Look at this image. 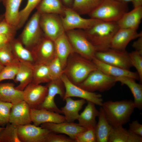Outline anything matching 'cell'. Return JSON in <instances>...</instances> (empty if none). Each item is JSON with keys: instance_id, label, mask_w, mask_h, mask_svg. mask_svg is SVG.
<instances>
[{"instance_id": "6da1fadb", "label": "cell", "mask_w": 142, "mask_h": 142, "mask_svg": "<svg viewBox=\"0 0 142 142\" xmlns=\"http://www.w3.org/2000/svg\"><path fill=\"white\" fill-rule=\"evenodd\" d=\"M119 28L116 22L100 21L83 32L97 52H102L110 48L111 40Z\"/></svg>"}, {"instance_id": "7a4b0ae2", "label": "cell", "mask_w": 142, "mask_h": 142, "mask_svg": "<svg viewBox=\"0 0 142 142\" xmlns=\"http://www.w3.org/2000/svg\"><path fill=\"white\" fill-rule=\"evenodd\" d=\"M107 121L113 127L123 125L128 122L135 108L134 101L123 100L103 102L101 106Z\"/></svg>"}, {"instance_id": "3957f363", "label": "cell", "mask_w": 142, "mask_h": 142, "mask_svg": "<svg viewBox=\"0 0 142 142\" xmlns=\"http://www.w3.org/2000/svg\"><path fill=\"white\" fill-rule=\"evenodd\" d=\"M97 69L92 60L74 52L68 58L64 73L72 83L78 85Z\"/></svg>"}, {"instance_id": "277c9868", "label": "cell", "mask_w": 142, "mask_h": 142, "mask_svg": "<svg viewBox=\"0 0 142 142\" xmlns=\"http://www.w3.org/2000/svg\"><path fill=\"white\" fill-rule=\"evenodd\" d=\"M128 11L127 3L116 0H103L88 15L91 18L103 22H116Z\"/></svg>"}, {"instance_id": "5b68a950", "label": "cell", "mask_w": 142, "mask_h": 142, "mask_svg": "<svg viewBox=\"0 0 142 142\" xmlns=\"http://www.w3.org/2000/svg\"><path fill=\"white\" fill-rule=\"evenodd\" d=\"M40 14L37 11L33 14L18 39L23 45L31 51L44 37L39 23Z\"/></svg>"}, {"instance_id": "8992f818", "label": "cell", "mask_w": 142, "mask_h": 142, "mask_svg": "<svg viewBox=\"0 0 142 142\" xmlns=\"http://www.w3.org/2000/svg\"><path fill=\"white\" fill-rule=\"evenodd\" d=\"M116 82L115 77L97 69L91 72L83 81L77 85L89 92H103L111 89Z\"/></svg>"}, {"instance_id": "52a82bcc", "label": "cell", "mask_w": 142, "mask_h": 142, "mask_svg": "<svg viewBox=\"0 0 142 142\" xmlns=\"http://www.w3.org/2000/svg\"><path fill=\"white\" fill-rule=\"evenodd\" d=\"M66 32L74 52L92 60L95 57L97 51L94 46L86 37L83 31L72 30Z\"/></svg>"}, {"instance_id": "ba28073f", "label": "cell", "mask_w": 142, "mask_h": 142, "mask_svg": "<svg viewBox=\"0 0 142 142\" xmlns=\"http://www.w3.org/2000/svg\"><path fill=\"white\" fill-rule=\"evenodd\" d=\"M61 79L65 89L63 100L67 98L77 97L92 102L95 105L102 106L103 101L101 94L87 91L73 83L64 73Z\"/></svg>"}, {"instance_id": "9c48e42d", "label": "cell", "mask_w": 142, "mask_h": 142, "mask_svg": "<svg viewBox=\"0 0 142 142\" xmlns=\"http://www.w3.org/2000/svg\"><path fill=\"white\" fill-rule=\"evenodd\" d=\"M95 57L108 64L129 70L133 67L129 53L125 50H120L109 48L102 52H96Z\"/></svg>"}, {"instance_id": "30bf717a", "label": "cell", "mask_w": 142, "mask_h": 142, "mask_svg": "<svg viewBox=\"0 0 142 142\" xmlns=\"http://www.w3.org/2000/svg\"><path fill=\"white\" fill-rule=\"evenodd\" d=\"M58 15L41 14L40 18V25L44 36L54 41L65 32L60 17H59Z\"/></svg>"}, {"instance_id": "8fae6325", "label": "cell", "mask_w": 142, "mask_h": 142, "mask_svg": "<svg viewBox=\"0 0 142 142\" xmlns=\"http://www.w3.org/2000/svg\"><path fill=\"white\" fill-rule=\"evenodd\" d=\"M60 17L65 32L75 28L86 30L101 21L91 18H83L71 8L66 7L63 16Z\"/></svg>"}, {"instance_id": "7c38bea8", "label": "cell", "mask_w": 142, "mask_h": 142, "mask_svg": "<svg viewBox=\"0 0 142 142\" xmlns=\"http://www.w3.org/2000/svg\"><path fill=\"white\" fill-rule=\"evenodd\" d=\"M48 92L44 100L38 108L44 109L59 114H62L61 109L57 106L54 98L57 95L63 99L65 94V87L61 79L52 80L47 85Z\"/></svg>"}, {"instance_id": "4fadbf2b", "label": "cell", "mask_w": 142, "mask_h": 142, "mask_svg": "<svg viewBox=\"0 0 142 142\" xmlns=\"http://www.w3.org/2000/svg\"><path fill=\"white\" fill-rule=\"evenodd\" d=\"M31 52L35 64H47L56 56L54 41L44 36Z\"/></svg>"}, {"instance_id": "5bb4252c", "label": "cell", "mask_w": 142, "mask_h": 142, "mask_svg": "<svg viewBox=\"0 0 142 142\" xmlns=\"http://www.w3.org/2000/svg\"><path fill=\"white\" fill-rule=\"evenodd\" d=\"M18 137L21 142H45L47 129L30 124L17 126Z\"/></svg>"}, {"instance_id": "9a60e30c", "label": "cell", "mask_w": 142, "mask_h": 142, "mask_svg": "<svg viewBox=\"0 0 142 142\" xmlns=\"http://www.w3.org/2000/svg\"><path fill=\"white\" fill-rule=\"evenodd\" d=\"M48 90L47 85L44 86L31 82L23 91V100L31 108L37 109L44 101Z\"/></svg>"}, {"instance_id": "2e32d148", "label": "cell", "mask_w": 142, "mask_h": 142, "mask_svg": "<svg viewBox=\"0 0 142 142\" xmlns=\"http://www.w3.org/2000/svg\"><path fill=\"white\" fill-rule=\"evenodd\" d=\"M50 132L66 134L75 141L76 137L87 129L74 122L47 123L40 125Z\"/></svg>"}, {"instance_id": "e0dca14e", "label": "cell", "mask_w": 142, "mask_h": 142, "mask_svg": "<svg viewBox=\"0 0 142 142\" xmlns=\"http://www.w3.org/2000/svg\"><path fill=\"white\" fill-rule=\"evenodd\" d=\"M30 109L29 106L24 100L13 104L9 115V123L16 126L31 123Z\"/></svg>"}, {"instance_id": "ac0fdd59", "label": "cell", "mask_w": 142, "mask_h": 142, "mask_svg": "<svg viewBox=\"0 0 142 142\" xmlns=\"http://www.w3.org/2000/svg\"><path fill=\"white\" fill-rule=\"evenodd\" d=\"M142 36V33L137 30L119 28L113 36L110 44V48L120 50H125L129 43L132 40Z\"/></svg>"}, {"instance_id": "d6986e66", "label": "cell", "mask_w": 142, "mask_h": 142, "mask_svg": "<svg viewBox=\"0 0 142 142\" xmlns=\"http://www.w3.org/2000/svg\"><path fill=\"white\" fill-rule=\"evenodd\" d=\"M30 116L32 122L38 126L47 123H58L66 121L64 116L44 109L31 108Z\"/></svg>"}, {"instance_id": "ffe728a7", "label": "cell", "mask_w": 142, "mask_h": 142, "mask_svg": "<svg viewBox=\"0 0 142 142\" xmlns=\"http://www.w3.org/2000/svg\"><path fill=\"white\" fill-rule=\"evenodd\" d=\"M54 42L56 55L60 60L64 69L68 58L74 51L65 33L57 38Z\"/></svg>"}, {"instance_id": "44dd1931", "label": "cell", "mask_w": 142, "mask_h": 142, "mask_svg": "<svg viewBox=\"0 0 142 142\" xmlns=\"http://www.w3.org/2000/svg\"><path fill=\"white\" fill-rule=\"evenodd\" d=\"M92 60L98 69L110 76L115 77L127 76L132 78L135 80H139V76L137 72H132L129 70L105 63L95 57Z\"/></svg>"}, {"instance_id": "7402d4cb", "label": "cell", "mask_w": 142, "mask_h": 142, "mask_svg": "<svg viewBox=\"0 0 142 142\" xmlns=\"http://www.w3.org/2000/svg\"><path fill=\"white\" fill-rule=\"evenodd\" d=\"M142 18V7H134L125 13L116 23L119 28L137 30Z\"/></svg>"}, {"instance_id": "603a6c76", "label": "cell", "mask_w": 142, "mask_h": 142, "mask_svg": "<svg viewBox=\"0 0 142 142\" xmlns=\"http://www.w3.org/2000/svg\"><path fill=\"white\" fill-rule=\"evenodd\" d=\"M65 105L61 108L62 114L67 122H74L78 120L79 116V111L85 103L86 100L83 99L74 100L71 97L65 98Z\"/></svg>"}, {"instance_id": "cb8c5ba5", "label": "cell", "mask_w": 142, "mask_h": 142, "mask_svg": "<svg viewBox=\"0 0 142 142\" xmlns=\"http://www.w3.org/2000/svg\"><path fill=\"white\" fill-rule=\"evenodd\" d=\"M87 104L83 111L79 114L78 119L79 125L87 129H95L97 122L96 118L99 113L93 103L87 101Z\"/></svg>"}, {"instance_id": "d4e9b609", "label": "cell", "mask_w": 142, "mask_h": 142, "mask_svg": "<svg viewBox=\"0 0 142 142\" xmlns=\"http://www.w3.org/2000/svg\"><path fill=\"white\" fill-rule=\"evenodd\" d=\"M0 100L17 103L23 100V91L16 89L13 83H0Z\"/></svg>"}, {"instance_id": "484cf974", "label": "cell", "mask_w": 142, "mask_h": 142, "mask_svg": "<svg viewBox=\"0 0 142 142\" xmlns=\"http://www.w3.org/2000/svg\"><path fill=\"white\" fill-rule=\"evenodd\" d=\"M116 82H120L122 85H125L129 88L134 98V102L135 108L142 109V85L136 83L135 79L127 76L115 77Z\"/></svg>"}, {"instance_id": "4316f807", "label": "cell", "mask_w": 142, "mask_h": 142, "mask_svg": "<svg viewBox=\"0 0 142 142\" xmlns=\"http://www.w3.org/2000/svg\"><path fill=\"white\" fill-rule=\"evenodd\" d=\"M99 111L98 121L95 129L96 142H108L113 127L107 121L101 107Z\"/></svg>"}, {"instance_id": "83f0119b", "label": "cell", "mask_w": 142, "mask_h": 142, "mask_svg": "<svg viewBox=\"0 0 142 142\" xmlns=\"http://www.w3.org/2000/svg\"><path fill=\"white\" fill-rule=\"evenodd\" d=\"M33 65L26 63L20 62L19 69L14 80L19 84L15 88L23 91L25 88L32 82Z\"/></svg>"}, {"instance_id": "f1b7e54d", "label": "cell", "mask_w": 142, "mask_h": 142, "mask_svg": "<svg viewBox=\"0 0 142 142\" xmlns=\"http://www.w3.org/2000/svg\"><path fill=\"white\" fill-rule=\"evenodd\" d=\"M23 0H3L2 2L5 8L4 19L17 29L19 22V8Z\"/></svg>"}, {"instance_id": "f546056e", "label": "cell", "mask_w": 142, "mask_h": 142, "mask_svg": "<svg viewBox=\"0 0 142 142\" xmlns=\"http://www.w3.org/2000/svg\"><path fill=\"white\" fill-rule=\"evenodd\" d=\"M13 52L20 62L33 65L35 60L31 51L26 48L18 39L15 38L10 42Z\"/></svg>"}, {"instance_id": "4dcf8cb0", "label": "cell", "mask_w": 142, "mask_h": 142, "mask_svg": "<svg viewBox=\"0 0 142 142\" xmlns=\"http://www.w3.org/2000/svg\"><path fill=\"white\" fill-rule=\"evenodd\" d=\"M65 7L61 0H42L36 8L40 13H52L63 15Z\"/></svg>"}, {"instance_id": "1f68e13d", "label": "cell", "mask_w": 142, "mask_h": 142, "mask_svg": "<svg viewBox=\"0 0 142 142\" xmlns=\"http://www.w3.org/2000/svg\"><path fill=\"white\" fill-rule=\"evenodd\" d=\"M51 80L47 64H35L33 65L32 82L40 84L48 83Z\"/></svg>"}, {"instance_id": "d6a6232c", "label": "cell", "mask_w": 142, "mask_h": 142, "mask_svg": "<svg viewBox=\"0 0 142 142\" xmlns=\"http://www.w3.org/2000/svg\"><path fill=\"white\" fill-rule=\"evenodd\" d=\"M103 0H73L71 8L79 14H88Z\"/></svg>"}, {"instance_id": "836d02e7", "label": "cell", "mask_w": 142, "mask_h": 142, "mask_svg": "<svg viewBox=\"0 0 142 142\" xmlns=\"http://www.w3.org/2000/svg\"><path fill=\"white\" fill-rule=\"evenodd\" d=\"M0 142H21L18 134L17 126L8 123L0 133Z\"/></svg>"}, {"instance_id": "e575fe53", "label": "cell", "mask_w": 142, "mask_h": 142, "mask_svg": "<svg viewBox=\"0 0 142 142\" xmlns=\"http://www.w3.org/2000/svg\"><path fill=\"white\" fill-rule=\"evenodd\" d=\"M19 62L14 55L10 42L0 47V63L4 66Z\"/></svg>"}, {"instance_id": "d590c367", "label": "cell", "mask_w": 142, "mask_h": 142, "mask_svg": "<svg viewBox=\"0 0 142 142\" xmlns=\"http://www.w3.org/2000/svg\"><path fill=\"white\" fill-rule=\"evenodd\" d=\"M42 0H27L24 8L19 11L17 29L21 28L25 23L32 11L36 8Z\"/></svg>"}, {"instance_id": "8d00e7d4", "label": "cell", "mask_w": 142, "mask_h": 142, "mask_svg": "<svg viewBox=\"0 0 142 142\" xmlns=\"http://www.w3.org/2000/svg\"><path fill=\"white\" fill-rule=\"evenodd\" d=\"M47 65L51 81L60 79L64 73V69L58 57L56 55Z\"/></svg>"}, {"instance_id": "74e56055", "label": "cell", "mask_w": 142, "mask_h": 142, "mask_svg": "<svg viewBox=\"0 0 142 142\" xmlns=\"http://www.w3.org/2000/svg\"><path fill=\"white\" fill-rule=\"evenodd\" d=\"M128 131L122 126L113 127L108 142H127Z\"/></svg>"}, {"instance_id": "f35d334b", "label": "cell", "mask_w": 142, "mask_h": 142, "mask_svg": "<svg viewBox=\"0 0 142 142\" xmlns=\"http://www.w3.org/2000/svg\"><path fill=\"white\" fill-rule=\"evenodd\" d=\"M20 62L10 64L4 66L0 72V83L6 80L14 79L19 69Z\"/></svg>"}, {"instance_id": "ab89813d", "label": "cell", "mask_w": 142, "mask_h": 142, "mask_svg": "<svg viewBox=\"0 0 142 142\" xmlns=\"http://www.w3.org/2000/svg\"><path fill=\"white\" fill-rule=\"evenodd\" d=\"M13 104L0 100V126H4L9 123L11 110Z\"/></svg>"}, {"instance_id": "60d3db41", "label": "cell", "mask_w": 142, "mask_h": 142, "mask_svg": "<svg viewBox=\"0 0 142 142\" xmlns=\"http://www.w3.org/2000/svg\"><path fill=\"white\" fill-rule=\"evenodd\" d=\"M129 55L133 66L134 67L137 71L139 80L142 82V55L134 51L129 53Z\"/></svg>"}, {"instance_id": "b9f144b4", "label": "cell", "mask_w": 142, "mask_h": 142, "mask_svg": "<svg viewBox=\"0 0 142 142\" xmlns=\"http://www.w3.org/2000/svg\"><path fill=\"white\" fill-rule=\"evenodd\" d=\"M76 142H95L96 138L95 129H87L79 134L76 138Z\"/></svg>"}, {"instance_id": "7bdbcfd3", "label": "cell", "mask_w": 142, "mask_h": 142, "mask_svg": "<svg viewBox=\"0 0 142 142\" xmlns=\"http://www.w3.org/2000/svg\"><path fill=\"white\" fill-rule=\"evenodd\" d=\"M17 30L16 27L7 22L4 18L0 22V34L13 39L14 38Z\"/></svg>"}, {"instance_id": "ee69618b", "label": "cell", "mask_w": 142, "mask_h": 142, "mask_svg": "<svg viewBox=\"0 0 142 142\" xmlns=\"http://www.w3.org/2000/svg\"><path fill=\"white\" fill-rule=\"evenodd\" d=\"M74 140L64 135L57 134L50 132L47 135L45 142H74Z\"/></svg>"}, {"instance_id": "f6af8a7d", "label": "cell", "mask_w": 142, "mask_h": 142, "mask_svg": "<svg viewBox=\"0 0 142 142\" xmlns=\"http://www.w3.org/2000/svg\"><path fill=\"white\" fill-rule=\"evenodd\" d=\"M129 130L142 136V125L139 123L137 120L133 121L129 124Z\"/></svg>"}, {"instance_id": "bcb514c9", "label": "cell", "mask_w": 142, "mask_h": 142, "mask_svg": "<svg viewBox=\"0 0 142 142\" xmlns=\"http://www.w3.org/2000/svg\"><path fill=\"white\" fill-rule=\"evenodd\" d=\"M127 142H141L142 136L135 134L129 130Z\"/></svg>"}, {"instance_id": "7dc6e473", "label": "cell", "mask_w": 142, "mask_h": 142, "mask_svg": "<svg viewBox=\"0 0 142 142\" xmlns=\"http://www.w3.org/2000/svg\"><path fill=\"white\" fill-rule=\"evenodd\" d=\"M138 38L134 42L132 46L135 51L142 55V36Z\"/></svg>"}, {"instance_id": "c3c4849f", "label": "cell", "mask_w": 142, "mask_h": 142, "mask_svg": "<svg viewBox=\"0 0 142 142\" xmlns=\"http://www.w3.org/2000/svg\"><path fill=\"white\" fill-rule=\"evenodd\" d=\"M13 39L6 35L0 34V47L10 42Z\"/></svg>"}, {"instance_id": "681fc988", "label": "cell", "mask_w": 142, "mask_h": 142, "mask_svg": "<svg viewBox=\"0 0 142 142\" xmlns=\"http://www.w3.org/2000/svg\"><path fill=\"white\" fill-rule=\"evenodd\" d=\"M64 6L66 7L71 8L73 0H61Z\"/></svg>"}, {"instance_id": "f907efd6", "label": "cell", "mask_w": 142, "mask_h": 142, "mask_svg": "<svg viewBox=\"0 0 142 142\" xmlns=\"http://www.w3.org/2000/svg\"><path fill=\"white\" fill-rule=\"evenodd\" d=\"M133 3L134 7L142 6V0H132Z\"/></svg>"}, {"instance_id": "816d5d0a", "label": "cell", "mask_w": 142, "mask_h": 142, "mask_svg": "<svg viewBox=\"0 0 142 142\" xmlns=\"http://www.w3.org/2000/svg\"><path fill=\"white\" fill-rule=\"evenodd\" d=\"M125 3H127L129 2H132V0H116Z\"/></svg>"}, {"instance_id": "f5cc1de1", "label": "cell", "mask_w": 142, "mask_h": 142, "mask_svg": "<svg viewBox=\"0 0 142 142\" xmlns=\"http://www.w3.org/2000/svg\"><path fill=\"white\" fill-rule=\"evenodd\" d=\"M4 17V14L0 15V22L3 20Z\"/></svg>"}, {"instance_id": "db71d44e", "label": "cell", "mask_w": 142, "mask_h": 142, "mask_svg": "<svg viewBox=\"0 0 142 142\" xmlns=\"http://www.w3.org/2000/svg\"><path fill=\"white\" fill-rule=\"evenodd\" d=\"M4 66L0 63V72L3 69Z\"/></svg>"}, {"instance_id": "11a10c76", "label": "cell", "mask_w": 142, "mask_h": 142, "mask_svg": "<svg viewBox=\"0 0 142 142\" xmlns=\"http://www.w3.org/2000/svg\"><path fill=\"white\" fill-rule=\"evenodd\" d=\"M3 128L0 127V133L2 130L3 129Z\"/></svg>"}, {"instance_id": "9f6ffc18", "label": "cell", "mask_w": 142, "mask_h": 142, "mask_svg": "<svg viewBox=\"0 0 142 142\" xmlns=\"http://www.w3.org/2000/svg\"><path fill=\"white\" fill-rule=\"evenodd\" d=\"M3 0H0V2H2Z\"/></svg>"}]
</instances>
